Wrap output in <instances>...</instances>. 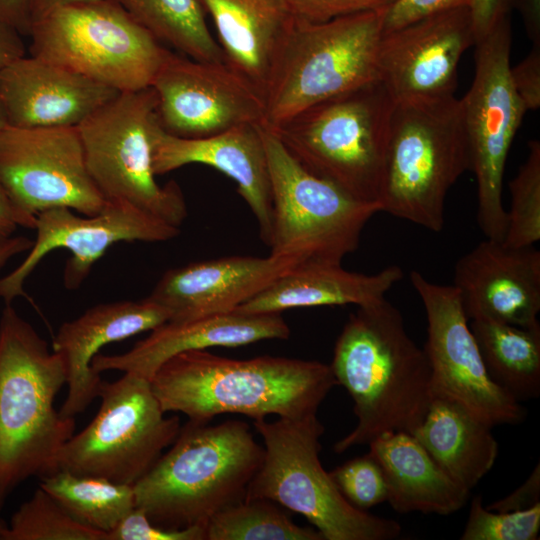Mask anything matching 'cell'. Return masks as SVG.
Here are the masks:
<instances>
[{"mask_svg": "<svg viewBox=\"0 0 540 540\" xmlns=\"http://www.w3.org/2000/svg\"><path fill=\"white\" fill-rule=\"evenodd\" d=\"M510 77L526 110H537L540 107V45H532L525 58L510 67Z\"/></svg>", "mask_w": 540, "mask_h": 540, "instance_id": "ab89813d", "label": "cell"}, {"mask_svg": "<svg viewBox=\"0 0 540 540\" xmlns=\"http://www.w3.org/2000/svg\"><path fill=\"white\" fill-rule=\"evenodd\" d=\"M150 87L160 126L175 136L201 138L263 123L262 96L224 61H200L170 51Z\"/></svg>", "mask_w": 540, "mask_h": 540, "instance_id": "e0dca14e", "label": "cell"}, {"mask_svg": "<svg viewBox=\"0 0 540 540\" xmlns=\"http://www.w3.org/2000/svg\"><path fill=\"white\" fill-rule=\"evenodd\" d=\"M491 429L458 402L433 396L412 435L452 480L471 492L498 456V442Z\"/></svg>", "mask_w": 540, "mask_h": 540, "instance_id": "83f0119b", "label": "cell"}, {"mask_svg": "<svg viewBox=\"0 0 540 540\" xmlns=\"http://www.w3.org/2000/svg\"><path fill=\"white\" fill-rule=\"evenodd\" d=\"M427 317L424 350L431 371L433 396L450 398L490 425L519 424L524 407L489 376L458 290L428 280L419 271L410 273Z\"/></svg>", "mask_w": 540, "mask_h": 540, "instance_id": "9a60e30c", "label": "cell"}, {"mask_svg": "<svg viewBox=\"0 0 540 540\" xmlns=\"http://www.w3.org/2000/svg\"><path fill=\"white\" fill-rule=\"evenodd\" d=\"M93 420L60 449L56 471L134 485L177 438L179 417H166L150 381L124 372L102 381Z\"/></svg>", "mask_w": 540, "mask_h": 540, "instance_id": "7c38bea8", "label": "cell"}, {"mask_svg": "<svg viewBox=\"0 0 540 540\" xmlns=\"http://www.w3.org/2000/svg\"><path fill=\"white\" fill-rule=\"evenodd\" d=\"M393 107L376 80L319 102L270 131L308 172L380 207Z\"/></svg>", "mask_w": 540, "mask_h": 540, "instance_id": "5b68a950", "label": "cell"}, {"mask_svg": "<svg viewBox=\"0 0 540 540\" xmlns=\"http://www.w3.org/2000/svg\"><path fill=\"white\" fill-rule=\"evenodd\" d=\"M475 46V74L461 99L471 169L477 183V222L487 239L502 241L507 215L502 202L506 160L527 112L510 77V15Z\"/></svg>", "mask_w": 540, "mask_h": 540, "instance_id": "4fadbf2b", "label": "cell"}, {"mask_svg": "<svg viewBox=\"0 0 540 540\" xmlns=\"http://www.w3.org/2000/svg\"><path fill=\"white\" fill-rule=\"evenodd\" d=\"M472 0H396L384 13L383 32H389L427 16L469 8Z\"/></svg>", "mask_w": 540, "mask_h": 540, "instance_id": "f35d334b", "label": "cell"}, {"mask_svg": "<svg viewBox=\"0 0 540 540\" xmlns=\"http://www.w3.org/2000/svg\"><path fill=\"white\" fill-rule=\"evenodd\" d=\"M299 264L272 254L192 262L166 271L148 298L168 310L171 322L229 313Z\"/></svg>", "mask_w": 540, "mask_h": 540, "instance_id": "44dd1931", "label": "cell"}, {"mask_svg": "<svg viewBox=\"0 0 540 540\" xmlns=\"http://www.w3.org/2000/svg\"><path fill=\"white\" fill-rule=\"evenodd\" d=\"M36 239L21 264L0 278V297L11 304L24 295V282L40 261L51 251L63 248L71 254L66 261L63 282L69 290L77 289L93 265L118 242H163L175 238L180 228L169 225L124 201H106L91 216L75 214L58 207L36 217Z\"/></svg>", "mask_w": 540, "mask_h": 540, "instance_id": "2e32d148", "label": "cell"}, {"mask_svg": "<svg viewBox=\"0 0 540 540\" xmlns=\"http://www.w3.org/2000/svg\"><path fill=\"white\" fill-rule=\"evenodd\" d=\"M264 447L248 423L188 420L170 449L134 485L136 507L163 528H206L221 510L246 498Z\"/></svg>", "mask_w": 540, "mask_h": 540, "instance_id": "277c9868", "label": "cell"}, {"mask_svg": "<svg viewBox=\"0 0 540 540\" xmlns=\"http://www.w3.org/2000/svg\"><path fill=\"white\" fill-rule=\"evenodd\" d=\"M540 503V466L537 464L527 480L511 494L485 506L492 511H517Z\"/></svg>", "mask_w": 540, "mask_h": 540, "instance_id": "b9f144b4", "label": "cell"}, {"mask_svg": "<svg viewBox=\"0 0 540 540\" xmlns=\"http://www.w3.org/2000/svg\"><path fill=\"white\" fill-rule=\"evenodd\" d=\"M120 6L161 43L200 61H224L199 0H108Z\"/></svg>", "mask_w": 540, "mask_h": 540, "instance_id": "f546056e", "label": "cell"}, {"mask_svg": "<svg viewBox=\"0 0 540 540\" xmlns=\"http://www.w3.org/2000/svg\"><path fill=\"white\" fill-rule=\"evenodd\" d=\"M212 18L224 62L263 98L295 22L285 0H199Z\"/></svg>", "mask_w": 540, "mask_h": 540, "instance_id": "d4e9b609", "label": "cell"}, {"mask_svg": "<svg viewBox=\"0 0 540 540\" xmlns=\"http://www.w3.org/2000/svg\"><path fill=\"white\" fill-rule=\"evenodd\" d=\"M453 286L468 320L540 324V251L534 246L486 238L457 260Z\"/></svg>", "mask_w": 540, "mask_h": 540, "instance_id": "d6986e66", "label": "cell"}, {"mask_svg": "<svg viewBox=\"0 0 540 540\" xmlns=\"http://www.w3.org/2000/svg\"><path fill=\"white\" fill-rule=\"evenodd\" d=\"M511 9L512 0H472L469 10L476 42L510 15Z\"/></svg>", "mask_w": 540, "mask_h": 540, "instance_id": "60d3db41", "label": "cell"}, {"mask_svg": "<svg viewBox=\"0 0 540 540\" xmlns=\"http://www.w3.org/2000/svg\"><path fill=\"white\" fill-rule=\"evenodd\" d=\"M290 328L281 313L243 314L229 312L156 327L130 350L117 355L98 353L91 367L101 374L108 370L134 373L150 380L169 358L191 350L238 347L269 339H287Z\"/></svg>", "mask_w": 540, "mask_h": 540, "instance_id": "cb8c5ba5", "label": "cell"}, {"mask_svg": "<svg viewBox=\"0 0 540 540\" xmlns=\"http://www.w3.org/2000/svg\"><path fill=\"white\" fill-rule=\"evenodd\" d=\"M30 54L118 92L151 83L170 53L108 0L59 6L33 21Z\"/></svg>", "mask_w": 540, "mask_h": 540, "instance_id": "9c48e42d", "label": "cell"}, {"mask_svg": "<svg viewBox=\"0 0 540 540\" xmlns=\"http://www.w3.org/2000/svg\"><path fill=\"white\" fill-rule=\"evenodd\" d=\"M0 187L18 211L33 218L58 207L91 216L106 203L87 170L77 127L3 128Z\"/></svg>", "mask_w": 540, "mask_h": 540, "instance_id": "5bb4252c", "label": "cell"}, {"mask_svg": "<svg viewBox=\"0 0 540 540\" xmlns=\"http://www.w3.org/2000/svg\"><path fill=\"white\" fill-rule=\"evenodd\" d=\"M330 368L352 398L357 418L354 429L333 446L336 453L384 434H412L422 423L433 397L428 358L386 298L350 314Z\"/></svg>", "mask_w": 540, "mask_h": 540, "instance_id": "6da1fadb", "label": "cell"}, {"mask_svg": "<svg viewBox=\"0 0 540 540\" xmlns=\"http://www.w3.org/2000/svg\"><path fill=\"white\" fill-rule=\"evenodd\" d=\"M528 155L516 176L509 182L510 210L503 244L530 247L540 240V142L528 143Z\"/></svg>", "mask_w": 540, "mask_h": 540, "instance_id": "836d02e7", "label": "cell"}, {"mask_svg": "<svg viewBox=\"0 0 540 540\" xmlns=\"http://www.w3.org/2000/svg\"><path fill=\"white\" fill-rule=\"evenodd\" d=\"M470 169L459 99L394 102L380 212L440 232L447 194Z\"/></svg>", "mask_w": 540, "mask_h": 540, "instance_id": "8992f818", "label": "cell"}, {"mask_svg": "<svg viewBox=\"0 0 540 540\" xmlns=\"http://www.w3.org/2000/svg\"><path fill=\"white\" fill-rule=\"evenodd\" d=\"M152 161L156 175L198 163L230 177L257 220L261 240L270 247L273 207L261 125L244 124L207 137L184 138L166 132L157 117L152 131Z\"/></svg>", "mask_w": 540, "mask_h": 540, "instance_id": "ffe728a7", "label": "cell"}, {"mask_svg": "<svg viewBox=\"0 0 540 540\" xmlns=\"http://www.w3.org/2000/svg\"><path fill=\"white\" fill-rule=\"evenodd\" d=\"M396 0H285L296 19L323 22L349 14L387 9Z\"/></svg>", "mask_w": 540, "mask_h": 540, "instance_id": "74e56055", "label": "cell"}, {"mask_svg": "<svg viewBox=\"0 0 540 540\" xmlns=\"http://www.w3.org/2000/svg\"><path fill=\"white\" fill-rule=\"evenodd\" d=\"M385 10L295 19L264 92L262 126L275 130L319 102L379 80Z\"/></svg>", "mask_w": 540, "mask_h": 540, "instance_id": "52a82bcc", "label": "cell"}, {"mask_svg": "<svg viewBox=\"0 0 540 540\" xmlns=\"http://www.w3.org/2000/svg\"><path fill=\"white\" fill-rule=\"evenodd\" d=\"M118 93L32 55L0 71V102L11 126L77 127Z\"/></svg>", "mask_w": 540, "mask_h": 540, "instance_id": "603a6c76", "label": "cell"}, {"mask_svg": "<svg viewBox=\"0 0 540 540\" xmlns=\"http://www.w3.org/2000/svg\"><path fill=\"white\" fill-rule=\"evenodd\" d=\"M149 381L164 412H181L202 423L227 413L253 420L315 415L337 385L330 365L316 360L232 359L207 349L169 358Z\"/></svg>", "mask_w": 540, "mask_h": 540, "instance_id": "7a4b0ae2", "label": "cell"}, {"mask_svg": "<svg viewBox=\"0 0 540 540\" xmlns=\"http://www.w3.org/2000/svg\"><path fill=\"white\" fill-rule=\"evenodd\" d=\"M2 540H107V534L76 520L39 486L4 526Z\"/></svg>", "mask_w": 540, "mask_h": 540, "instance_id": "d6a6232c", "label": "cell"}, {"mask_svg": "<svg viewBox=\"0 0 540 540\" xmlns=\"http://www.w3.org/2000/svg\"><path fill=\"white\" fill-rule=\"evenodd\" d=\"M66 385L62 357L11 304L0 316V512L8 497L31 477L56 472L75 419L55 408Z\"/></svg>", "mask_w": 540, "mask_h": 540, "instance_id": "3957f363", "label": "cell"}, {"mask_svg": "<svg viewBox=\"0 0 540 540\" xmlns=\"http://www.w3.org/2000/svg\"><path fill=\"white\" fill-rule=\"evenodd\" d=\"M475 43L467 7L383 32L378 53L379 80L394 102L452 97L461 57Z\"/></svg>", "mask_w": 540, "mask_h": 540, "instance_id": "ac0fdd59", "label": "cell"}, {"mask_svg": "<svg viewBox=\"0 0 540 540\" xmlns=\"http://www.w3.org/2000/svg\"><path fill=\"white\" fill-rule=\"evenodd\" d=\"M21 36L13 27L0 22V71L16 59L25 56Z\"/></svg>", "mask_w": 540, "mask_h": 540, "instance_id": "f6af8a7d", "label": "cell"}, {"mask_svg": "<svg viewBox=\"0 0 540 540\" xmlns=\"http://www.w3.org/2000/svg\"><path fill=\"white\" fill-rule=\"evenodd\" d=\"M264 443L262 464L246 498L269 499L303 515L324 540H391L401 533L393 519L351 506L320 458L324 427L317 414L303 418L253 420Z\"/></svg>", "mask_w": 540, "mask_h": 540, "instance_id": "ba28073f", "label": "cell"}, {"mask_svg": "<svg viewBox=\"0 0 540 540\" xmlns=\"http://www.w3.org/2000/svg\"><path fill=\"white\" fill-rule=\"evenodd\" d=\"M329 475L344 499L358 510L387 501L382 469L369 452L337 466Z\"/></svg>", "mask_w": 540, "mask_h": 540, "instance_id": "d590c367", "label": "cell"}, {"mask_svg": "<svg viewBox=\"0 0 540 540\" xmlns=\"http://www.w3.org/2000/svg\"><path fill=\"white\" fill-rule=\"evenodd\" d=\"M98 0H34L32 8V23L51 9L59 6L89 3Z\"/></svg>", "mask_w": 540, "mask_h": 540, "instance_id": "c3c4849f", "label": "cell"}, {"mask_svg": "<svg viewBox=\"0 0 540 540\" xmlns=\"http://www.w3.org/2000/svg\"><path fill=\"white\" fill-rule=\"evenodd\" d=\"M368 445L382 469L387 501L398 513L449 515L466 504L470 492L452 480L412 434L388 433Z\"/></svg>", "mask_w": 540, "mask_h": 540, "instance_id": "4316f807", "label": "cell"}, {"mask_svg": "<svg viewBox=\"0 0 540 540\" xmlns=\"http://www.w3.org/2000/svg\"><path fill=\"white\" fill-rule=\"evenodd\" d=\"M166 308L148 297L97 304L77 318L64 322L53 339L52 350L65 364L67 395L59 410L75 418L99 397L102 378L91 362L100 349L166 323Z\"/></svg>", "mask_w": 540, "mask_h": 540, "instance_id": "7402d4cb", "label": "cell"}, {"mask_svg": "<svg viewBox=\"0 0 540 540\" xmlns=\"http://www.w3.org/2000/svg\"><path fill=\"white\" fill-rule=\"evenodd\" d=\"M4 526L5 525L0 521V540H2V532H3Z\"/></svg>", "mask_w": 540, "mask_h": 540, "instance_id": "f907efd6", "label": "cell"}, {"mask_svg": "<svg viewBox=\"0 0 540 540\" xmlns=\"http://www.w3.org/2000/svg\"><path fill=\"white\" fill-rule=\"evenodd\" d=\"M152 87L120 92L78 126L86 167L106 201H124L180 228L188 215L179 185L156 181L152 131L157 122Z\"/></svg>", "mask_w": 540, "mask_h": 540, "instance_id": "30bf717a", "label": "cell"}, {"mask_svg": "<svg viewBox=\"0 0 540 540\" xmlns=\"http://www.w3.org/2000/svg\"><path fill=\"white\" fill-rule=\"evenodd\" d=\"M107 540H206V528L167 529L152 523L135 507L107 534Z\"/></svg>", "mask_w": 540, "mask_h": 540, "instance_id": "8d00e7d4", "label": "cell"}, {"mask_svg": "<svg viewBox=\"0 0 540 540\" xmlns=\"http://www.w3.org/2000/svg\"><path fill=\"white\" fill-rule=\"evenodd\" d=\"M19 226L34 230L36 218L18 211L0 187V237L12 236Z\"/></svg>", "mask_w": 540, "mask_h": 540, "instance_id": "ee69618b", "label": "cell"}, {"mask_svg": "<svg viewBox=\"0 0 540 540\" xmlns=\"http://www.w3.org/2000/svg\"><path fill=\"white\" fill-rule=\"evenodd\" d=\"M470 329L490 378L518 402L540 394V324L476 319Z\"/></svg>", "mask_w": 540, "mask_h": 540, "instance_id": "f1b7e54d", "label": "cell"}, {"mask_svg": "<svg viewBox=\"0 0 540 540\" xmlns=\"http://www.w3.org/2000/svg\"><path fill=\"white\" fill-rule=\"evenodd\" d=\"M34 0H0V22L29 36L32 25Z\"/></svg>", "mask_w": 540, "mask_h": 540, "instance_id": "7bdbcfd3", "label": "cell"}, {"mask_svg": "<svg viewBox=\"0 0 540 540\" xmlns=\"http://www.w3.org/2000/svg\"><path fill=\"white\" fill-rule=\"evenodd\" d=\"M40 480L39 486L76 520L106 534L136 507L132 485L62 470Z\"/></svg>", "mask_w": 540, "mask_h": 540, "instance_id": "4dcf8cb0", "label": "cell"}, {"mask_svg": "<svg viewBox=\"0 0 540 540\" xmlns=\"http://www.w3.org/2000/svg\"><path fill=\"white\" fill-rule=\"evenodd\" d=\"M402 278L403 271L396 265L363 274L346 270L341 264L301 263L234 311L270 314L300 307L365 306L384 299Z\"/></svg>", "mask_w": 540, "mask_h": 540, "instance_id": "484cf974", "label": "cell"}, {"mask_svg": "<svg viewBox=\"0 0 540 540\" xmlns=\"http://www.w3.org/2000/svg\"><path fill=\"white\" fill-rule=\"evenodd\" d=\"M273 207L270 254L305 264H341L354 252L377 204L359 201L303 168L261 125Z\"/></svg>", "mask_w": 540, "mask_h": 540, "instance_id": "8fae6325", "label": "cell"}, {"mask_svg": "<svg viewBox=\"0 0 540 540\" xmlns=\"http://www.w3.org/2000/svg\"><path fill=\"white\" fill-rule=\"evenodd\" d=\"M206 540H324L314 527L294 523L289 511L265 498H245L215 514Z\"/></svg>", "mask_w": 540, "mask_h": 540, "instance_id": "1f68e13d", "label": "cell"}, {"mask_svg": "<svg viewBox=\"0 0 540 540\" xmlns=\"http://www.w3.org/2000/svg\"><path fill=\"white\" fill-rule=\"evenodd\" d=\"M8 125L7 117L2 103L0 102V131Z\"/></svg>", "mask_w": 540, "mask_h": 540, "instance_id": "681fc988", "label": "cell"}, {"mask_svg": "<svg viewBox=\"0 0 540 540\" xmlns=\"http://www.w3.org/2000/svg\"><path fill=\"white\" fill-rule=\"evenodd\" d=\"M512 8L520 13L532 45H540V0H512Z\"/></svg>", "mask_w": 540, "mask_h": 540, "instance_id": "bcb514c9", "label": "cell"}, {"mask_svg": "<svg viewBox=\"0 0 540 540\" xmlns=\"http://www.w3.org/2000/svg\"><path fill=\"white\" fill-rule=\"evenodd\" d=\"M32 245L33 240L26 236L0 237V271L12 257L28 251Z\"/></svg>", "mask_w": 540, "mask_h": 540, "instance_id": "7dc6e473", "label": "cell"}, {"mask_svg": "<svg viewBox=\"0 0 540 540\" xmlns=\"http://www.w3.org/2000/svg\"><path fill=\"white\" fill-rule=\"evenodd\" d=\"M540 531V503L517 511H492L481 495L471 502L462 540H536Z\"/></svg>", "mask_w": 540, "mask_h": 540, "instance_id": "e575fe53", "label": "cell"}]
</instances>
